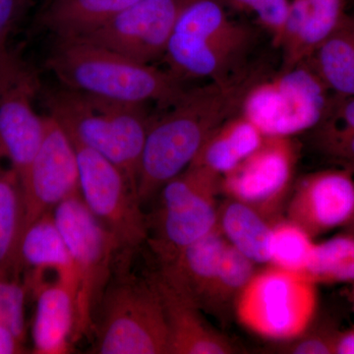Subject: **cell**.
<instances>
[{
    "instance_id": "1",
    "label": "cell",
    "mask_w": 354,
    "mask_h": 354,
    "mask_svg": "<svg viewBox=\"0 0 354 354\" xmlns=\"http://www.w3.org/2000/svg\"><path fill=\"white\" fill-rule=\"evenodd\" d=\"M255 79L241 77L230 83L186 88L167 113L153 120L137 179L142 204L185 171L213 130L239 113L244 93Z\"/></svg>"
},
{
    "instance_id": "2",
    "label": "cell",
    "mask_w": 354,
    "mask_h": 354,
    "mask_svg": "<svg viewBox=\"0 0 354 354\" xmlns=\"http://www.w3.org/2000/svg\"><path fill=\"white\" fill-rule=\"evenodd\" d=\"M48 66L62 87L128 104L171 106L186 90L171 71L82 39H57Z\"/></svg>"
},
{
    "instance_id": "3",
    "label": "cell",
    "mask_w": 354,
    "mask_h": 354,
    "mask_svg": "<svg viewBox=\"0 0 354 354\" xmlns=\"http://www.w3.org/2000/svg\"><path fill=\"white\" fill-rule=\"evenodd\" d=\"M46 104L48 115L74 144L118 165L137 190L140 160L153 120L145 104L113 101L64 87L48 95Z\"/></svg>"
},
{
    "instance_id": "4",
    "label": "cell",
    "mask_w": 354,
    "mask_h": 354,
    "mask_svg": "<svg viewBox=\"0 0 354 354\" xmlns=\"http://www.w3.org/2000/svg\"><path fill=\"white\" fill-rule=\"evenodd\" d=\"M253 41V30L228 18L218 0H183L164 57L180 78L230 83L241 78Z\"/></svg>"
},
{
    "instance_id": "5",
    "label": "cell",
    "mask_w": 354,
    "mask_h": 354,
    "mask_svg": "<svg viewBox=\"0 0 354 354\" xmlns=\"http://www.w3.org/2000/svg\"><path fill=\"white\" fill-rule=\"evenodd\" d=\"M92 353L169 354V328L152 279L109 281L95 317Z\"/></svg>"
},
{
    "instance_id": "6",
    "label": "cell",
    "mask_w": 354,
    "mask_h": 354,
    "mask_svg": "<svg viewBox=\"0 0 354 354\" xmlns=\"http://www.w3.org/2000/svg\"><path fill=\"white\" fill-rule=\"evenodd\" d=\"M304 274L268 265L256 271L234 306L237 320L253 334L293 341L308 330L318 308V288Z\"/></svg>"
},
{
    "instance_id": "7",
    "label": "cell",
    "mask_w": 354,
    "mask_h": 354,
    "mask_svg": "<svg viewBox=\"0 0 354 354\" xmlns=\"http://www.w3.org/2000/svg\"><path fill=\"white\" fill-rule=\"evenodd\" d=\"M332 93L308 62L253 81L239 113L264 136L293 137L314 130L325 118Z\"/></svg>"
},
{
    "instance_id": "8",
    "label": "cell",
    "mask_w": 354,
    "mask_h": 354,
    "mask_svg": "<svg viewBox=\"0 0 354 354\" xmlns=\"http://www.w3.org/2000/svg\"><path fill=\"white\" fill-rule=\"evenodd\" d=\"M75 267V342L95 330V317L111 279L120 242L84 204L80 194L53 211Z\"/></svg>"
},
{
    "instance_id": "9",
    "label": "cell",
    "mask_w": 354,
    "mask_h": 354,
    "mask_svg": "<svg viewBox=\"0 0 354 354\" xmlns=\"http://www.w3.org/2000/svg\"><path fill=\"white\" fill-rule=\"evenodd\" d=\"M160 193L147 241L162 265L218 225L221 176L189 165L165 183Z\"/></svg>"
},
{
    "instance_id": "10",
    "label": "cell",
    "mask_w": 354,
    "mask_h": 354,
    "mask_svg": "<svg viewBox=\"0 0 354 354\" xmlns=\"http://www.w3.org/2000/svg\"><path fill=\"white\" fill-rule=\"evenodd\" d=\"M79 190L84 204L116 237L122 249L148 241V218L124 172L99 153L76 145Z\"/></svg>"
},
{
    "instance_id": "11",
    "label": "cell",
    "mask_w": 354,
    "mask_h": 354,
    "mask_svg": "<svg viewBox=\"0 0 354 354\" xmlns=\"http://www.w3.org/2000/svg\"><path fill=\"white\" fill-rule=\"evenodd\" d=\"M36 78L8 46L0 50V156L25 176L41 147L46 116L35 109Z\"/></svg>"
},
{
    "instance_id": "12",
    "label": "cell",
    "mask_w": 354,
    "mask_h": 354,
    "mask_svg": "<svg viewBox=\"0 0 354 354\" xmlns=\"http://www.w3.org/2000/svg\"><path fill=\"white\" fill-rule=\"evenodd\" d=\"M298 156L292 137L265 136L253 153L221 176V192L270 221L290 192Z\"/></svg>"
},
{
    "instance_id": "13",
    "label": "cell",
    "mask_w": 354,
    "mask_h": 354,
    "mask_svg": "<svg viewBox=\"0 0 354 354\" xmlns=\"http://www.w3.org/2000/svg\"><path fill=\"white\" fill-rule=\"evenodd\" d=\"M26 228L65 200L80 194L75 145L64 128L46 115L43 142L21 179ZM24 234V232H23Z\"/></svg>"
},
{
    "instance_id": "14",
    "label": "cell",
    "mask_w": 354,
    "mask_h": 354,
    "mask_svg": "<svg viewBox=\"0 0 354 354\" xmlns=\"http://www.w3.org/2000/svg\"><path fill=\"white\" fill-rule=\"evenodd\" d=\"M183 1L139 0L113 19L76 39L151 64L165 57Z\"/></svg>"
},
{
    "instance_id": "15",
    "label": "cell",
    "mask_w": 354,
    "mask_h": 354,
    "mask_svg": "<svg viewBox=\"0 0 354 354\" xmlns=\"http://www.w3.org/2000/svg\"><path fill=\"white\" fill-rule=\"evenodd\" d=\"M354 174L349 169H326L298 181L288 206V220L312 237L351 223L354 215Z\"/></svg>"
},
{
    "instance_id": "16",
    "label": "cell",
    "mask_w": 354,
    "mask_h": 354,
    "mask_svg": "<svg viewBox=\"0 0 354 354\" xmlns=\"http://www.w3.org/2000/svg\"><path fill=\"white\" fill-rule=\"evenodd\" d=\"M346 0H290L283 37V68L306 62L346 19Z\"/></svg>"
},
{
    "instance_id": "17",
    "label": "cell",
    "mask_w": 354,
    "mask_h": 354,
    "mask_svg": "<svg viewBox=\"0 0 354 354\" xmlns=\"http://www.w3.org/2000/svg\"><path fill=\"white\" fill-rule=\"evenodd\" d=\"M158 288L169 328V354H230L235 348L227 337L205 322L201 310L181 297L157 274Z\"/></svg>"
},
{
    "instance_id": "18",
    "label": "cell",
    "mask_w": 354,
    "mask_h": 354,
    "mask_svg": "<svg viewBox=\"0 0 354 354\" xmlns=\"http://www.w3.org/2000/svg\"><path fill=\"white\" fill-rule=\"evenodd\" d=\"M25 268L28 290H34L44 281V272H55L57 279L76 295L77 274L53 213L46 214L26 228L19 247V271Z\"/></svg>"
},
{
    "instance_id": "19",
    "label": "cell",
    "mask_w": 354,
    "mask_h": 354,
    "mask_svg": "<svg viewBox=\"0 0 354 354\" xmlns=\"http://www.w3.org/2000/svg\"><path fill=\"white\" fill-rule=\"evenodd\" d=\"M36 312L32 323V353H71L75 344V297L68 286L57 279L44 281L32 290Z\"/></svg>"
},
{
    "instance_id": "20",
    "label": "cell",
    "mask_w": 354,
    "mask_h": 354,
    "mask_svg": "<svg viewBox=\"0 0 354 354\" xmlns=\"http://www.w3.org/2000/svg\"><path fill=\"white\" fill-rule=\"evenodd\" d=\"M225 244L227 241L216 225L206 236L160 265L158 274L178 295L200 309Z\"/></svg>"
},
{
    "instance_id": "21",
    "label": "cell",
    "mask_w": 354,
    "mask_h": 354,
    "mask_svg": "<svg viewBox=\"0 0 354 354\" xmlns=\"http://www.w3.org/2000/svg\"><path fill=\"white\" fill-rule=\"evenodd\" d=\"M264 137L243 115L234 114L213 130L190 165L223 176L253 153Z\"/></svg>"
},
{
    "instance_id": "22",
    "label": "cell",
    "mask_w": 354,
    "mask_h": 354,
    "mask_svg": "<svg viewBox=\"0 0 354 354\" xmlns=\"http://www.w3.org/2000/svg\"><path fill=\"white\" fill-rule=\"evenodd\" d=\"M218 227L225 241L255 264H270L272 225L257 211L227 198L218 206Z\"/></svg>"
},
{
    "instance_id": "23",
    "label": "cell",
    "mask_w": 354,
    "mask_h": 354,
    "mask_svg": "<svg viewBox=\"0 0 354 354\" xmlns=\"http://www.w3.org/2000/svg\"><path fill=\"white\" fill-rule=\"evenodd\" d=\"M139 0H53L41 16L57 39L79 38Z\"/></svg>"
},
{
    "instance_id": "24",
    "label": "cell",
    "mask_w": 354,
    "mask_h": 354,
    "mask_svg": "<svg viewBox=\"0 0 354 354\" xmlns=\"http://www.w3.org/2000/svg\"><path fill=\"white\" fill-rule=\"evenodd\" d=\"M0 156V278L19 272V247L25 225L22 184L12 167L1 165Z\"/></svg>"
},
{
    "instance_id": "25",
    "label": "cell",
    "mask_w": 354,
    "mask_h": 354,
    "mask_svg": "<svg viewBox=\"0 0 354 354\" xmlns=\"http://www.w3.org/2000/svg\"><path fill=\"white\" fill-rule=\"evenodd\" d=\"M307 62L332 94L354 97V17L346 16Z\"/></svg>"
},
{
    "instance_id": "26",
    "label": "cell",
    "mask_w": 354,
    "mask_h": 354,
    "mask_svg": "<svg viewBox=\"0 0 354 354\" xmlns=\"http://www.w3.org/2000/svg\"><path fill=\"white\" fill-rule=\"evenodd\" d=\"M256 265L227 241L218 269L200 310L216 317L227 314L234 306L237 297L252 279L256 272Z\"/></svg>"
},
{
    "instance_id": "27",
    "label": "cell",
    "mask_w": 354,
    "mask_h": 354,
    "mask_svg": "<svg viewBox=\"0 0 354 354\" xmlns=\"http://www.w3.org/2000/svg\"><path fill=\"white\" fill-rule=\"evenodd\" d=\"M304 274L316 285L354 283L353 235H337L316 243Z\"/></svg>"
},
{
    "instance_id": "28",
    "label": "cell",
    "mask_w": 354,
    "mask_h": 354,
    "mask_svg": "<svg viewBox=\"0 0 354 354\" xmlns=\"http://www.w3.org/2000/svg\"><path fill=\"white\" fill-rule=\"evenodd\" d=\"M306 232L286 218L272 225L270 264L305 274L316 243Z\"/></svg>"
},
{
    "instance_id": "29",
    "label": "cell",
    "mask_w": 354,
    "mask_h": 354,
    "mask_svg": "<svg viewBox=\"0 0 354 354\" xmlns=\"http://www.w3.org/2000/svg\"><path fill=\"white\" fill-rule=\"evenodd\" d=\"M225 7L254 14L261 27L279 46L288 16L290 0H218Z\"/></svg>"
},
{
    "instance_id": "30",
    "label": "cell",
    "mask_w": 354,
    "mask_h": 354,
    "mask_svg": "<svg viewBox=\"0 0 354 354\" xmlns=\"http://www.w3.org/2000/svg\"><path fill=\"white\" fill-rule=\"evenodd\" d=\"M27 286L11 277L0 278V326L25 341V301Z\"/></svg>"
},
{
    "instance_id": "31",
    "label": "cell",
    "mask_w": 354,
    "mask_h": 354,
    "mask_svg": "<svg viewBox=\"0 0 354 354\" xmlns=\"http://www.w3.org/2000/svg\"><path fill=\"white\" fill-rule=\"evenodd\" d=\"M317 144L326 156L354 174V129H314Z\"/></svg>"
},
{
    "instance_id": "32",
    "label": "cell",
    "mask_w": 354,
    "mask_h": 354,
    "mask_svg": "<svg viewBox=\"0 0 354 354\" xmlns=\"http://www.w3.org/2000/svg\"><path fill=\"white\" fill-rule=\"evenodd\" d=\"M341 330L334 327L317 330L312 334L305 333L301 337L293 339L286 351L293 354H337V341Z\"/></svg>"
},
{
    "instance_id": "33",
    "label": "cell",
    "mask_w": 354,
    "mask_h": 354,
    "mask_svg": "<svg viewBox=\"0 0 354 354\" xmlns=\"http://www.w3.org/2000/svg\"><path fill=\"white\" fill-rule=\"evenodd\" d=\"M317 127L354 129V97L332 94L325 118Z\"/></svg>"
},
{
    "instance_id": "34",
    "label": "cell",
    "mask_w": 354,
    "mask_h": 354,
    "mask_svg": "<svg viewBox=\"0 0 354 354\" xmlns=\"http://www.w3.org/2000/svg\"><path fill=\"white\" fill-rule=\"evenodd\" d=\"M19 7L20 0H0V50L7 46V38Z\"/></svg>"
},
{
    "instance_id": "35",
    "label": "cell",
    "mask_w": 354,
    "mask_h": 354,
    "mask_svg": "<svg viewBox=\"0 0 354 354\" xmlns=\"http://www.w3.org/2000/svg\"><path fill=\"white\" fill-rule=\"evenodd\" d=\"M25 341L13 330L0 326V354L25 353Z\"/></svg>"
},
{
    "instance_id": "36",
    "label": "cell",
    "mask_w": 354,
    "mask_h": 354,
    "mask_svg": "<svg viewBox=\"0 0 354 354\" xmlns=\"http://www.w3.org/2000/svg\"><path fill=\"white\" fill-rule=\"evenodd\" d=\"M337 354H354V327L339 335Z\"/></svg>"
},
{
    "instance_id": "37",
    "label": "cell",
    "mask_w": 354,
    "mask_h": 354,
    "mask_svg": "<svg viewBox=\"0 0 354 354\" xmlns=\"http://www.w3.org/2000/svg\"><path fill=\"white\" fill-rule=\"evenodd\" d=\"M353 308H354V286L353 290Z\"/></svg>"
},
{
    "instance_id": "38",
    "label": "cell",
    "mask_w": 354,
    "mask_h": 354,
    "mask_svg": "<svg viewBox=\"0 0 354 354\" xmlns=\"http://www.w3.org/2000/svg\"><path fill=\"white\" fill-rule=\"evenodd\" d=\"M351 223H354V215H353V220H351Z\"/></svg>"
}]
</instances>
